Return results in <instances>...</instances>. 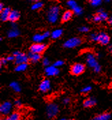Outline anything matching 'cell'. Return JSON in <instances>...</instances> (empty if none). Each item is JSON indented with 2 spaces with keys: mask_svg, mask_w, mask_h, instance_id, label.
<instances>
[{
  "mask_svg": "<svg viewBox=\"0 0 112 120\" xmlns=\"http://www.w3.org/2000/svg\"><path fill=\"white\" fill-rule=\"evenodd\" d=\"M59 13H60V8L58 6H53L50 8L47 13L48 21L51 23H55L58 19Z\"/></svg>",
  "mask_w": 112,
  "mask_h": 120,
  "instance_id": "cell-1",
  "label": "cell"
},
{
  "mask_svg": "<svg viewBox=\"0 0 112 120\" xmlns=\"http://www.w3.org/2000/svg\"><path fill=\"white\" fill-rule=\"evenodd\" d=\"M59 112V107L55 103H50L46 106V115L50 119L54 118Z\"/></svg>",
  "mask_w": 112,
  "mask_h": 120,
  "instance_id": "cell-2",
  "label": "cell"
},
{
  "mask_svg": "<svg viewBox=\"0 0 112 120\" xmlns=\"http://www.w3.org/2000/svg\"><path fill=\"white\" fill-rule=\"evenodd\" d=\"M12 55L15 57V64L16 65L27 63L28 61L30 60L28 55H25L23 52H20V51H15Z\"/></svg>",
  "mask_w": 112,
  "mask_h": 120,
  "instance_id": "cell-3",
  "label": "cell"
},
{
  "mask_svg": "<svg viewBox=\"0 0 112 120\" xmlns=\"http://www.w3.org/2000/svg\"><path fill=\"white\" fill-rule=\"evenodd\" d=\"M85 70V66L81 63L74 64L70 68V73L75 76H79L83 74Z\"/></svg>",
  "mask_w": 112,
  "mask_h": 120,
  "instance_id": "cell-4",
  "label": "cell"
},
{
  "mask_svg": "<svg viewBox=\"0 0 112 120\" xmlns=\"http://www.w3.org/2000/svg\"><path fill=\"white\" fill-rule=\"evenodd\" d=\"M47 48V45L40 43V42H36L31 45L30 47V52L38 53V54H42L45 52V51Z\"/></svg>",
  "mask_w": 112,
  "mask_h": 120,
  "instance_id": "cell-5",
  "label": "cell"
},
{
  "mask_svg": "<svg viewBox=\"0 0 112 120\" xmlns=\"http://www.w3.org/2000/svg\"><path fill=\"white\" fill-rule=\"evenodd\" d=\"M81 43H82V39L81 38H72L64 42V46L65 48H69V49L75 48V47L79 46Z\"/></svg>",
  "mask_w": 112,
  "mask_h": 120,
  "instance_id": "cell-6",
  "label": "cell"
},
{
  "mask_svg": "<svg viewBox=\"0 0 112 120\" xmlns=\"http://www.w3.org/2000/svg\"><path fill=\"white\" fill-rule=\"evenodd\" d=\"M12 105L10 102L6 101L3 102L0 106V112L1 115H9L12 110Z\"/></svg>",
  "mask_w": 112,
  "mask_h": 120,
  "instance_id": "cell-7",
  "label": "cell"
},
{
  "mask_svg": "<svg viewBox=\"0 0 112 120\" xmlns=\"http://www.w3.org/2000/svg\"><path fill=\"white\" fill-rule=\"evenodd\" d=\"M110 41L109 36L105 33H100L98 34L97 42L101 45H107Z\"/></svg>",
  "mask_w": 112,
  "mask_h": 120,
  "instance_id": "cell-8",
  "label": "cell"
},
{
  "mask_svg": "<svg viewBox=\"0 0 112 120\" xmlns=\"http://www.w3.org/2000/svg\"><path fill=\"white\" fill-rule=\"evenodd\" d=\"M51 90V83L50 81L48 79H45L41 81L39 85V90L42 93H46Z\"/></svg>",
  "mask_w": 112,
  "mask_h": 120,
  "instance_id": "cell-9",
  "label": "cell"
},
{
  "mask_svg": "<svg viewBox=\"0 0 112 120\" xmlns=\"http://www.w3.org/2000/svg\"><path fill=\"white\" fill-rule=\"evenodd\" d=\"M86 61H87L88 65L90 67L92 68H95L96 66H97L98 65L96 57H94V55H92V54H91V53H89V54L87 55V57H86Z\"/></svg>",
  "mask_w": 112,
  "mask_h": 120,
  "instance_id": "cell-10",
  "label": "cell"
},
{
  "mask_svg": "<svg viewBox=\"0 0 112 120\" xmlns=\"http://www.w3.org/2000/svg\"><path fill=\"white\" fill-rule=\"evenodd\" d=\"M60 72V70L58 69V68L53 66H48L45 69V74L49 76H55L58 75Z\"/></svg>",
  "mask_w": 112,
  "mask_h": 120,
  "instance_id": "cell-11",
  "label": "cell"
},
{
  "mask_svg": "<svg viewBox=\"0 0 112 120\" xmlns=\"http://www.w3.org/2000/svg\"><path fill=\"white\" fill-rule=\"evenodd\" d=\"M11 9L10 8H5L2 11H1V21H9V16L11 12Z\"/></svg>",
  "mask_w": 112,
  "mask_h": 120,
  "instance_id": "cell-12",
  "label": "cell"
},
{
  "mask_svg": "<svg viewBox=\"0 0 112 120\" xmlns=\"http://www.w3.org/2000/svg\"><path fill=\"white\" fill-rule=\"evenodd\" d=\"M50 35H51V34L49 31H46L44 34H36L33 37V40L35 42H40L42 40H44L46 38L49 37Z\"/></svg>",
  "mask_w": 112,
  "mask_h": 120,
  "instance_id": "cell-13",
  "label": "cell"
},
{
  "mask_svg": "<svg viewBox=\"0 0 112 120\" xmlns=\"http://www.w3.org/2000/svg\"><path fill=\"white\" fill-rule=\"evenodd\" d=\"M73 16V11L71 10H66L64 12V14L62 15V19H61V21L62 22H66L70 21L72 17Z\"/></svg>",
  "mask_w": 112,
  "mask_h": 120,
  "instance_id": "cell-14",
  "label": "cell"
},
{
  "mask_svg": "<svg viewBox=\"0 0 112 120\" xmlns=\"http://www.w3.org/2000/svg\"><path fill=\"white\" fill-rule=\"evenodd\" d=\"M20 18V13L16 10H12L10 16H9V21L12 22L17 21Z\"/></svg>",
  "mask_w": 112,
  "mask_h": 120,
  "instance_id": "cell-15",
  "label": "cell"
},
{
  "mask_svg": "<svg viewBox=\"0 0 112 120\" xmlns=\"http://www.w3.org/2000/svg\"><path fill=\"white\" fill-rule=\"evenodd\" d=\"M97 104V101L94 98H90L84 100L83 102V106L85 108H90L94 106H95Z\"/></svg>",
  "mask_w": 112,
  "mask_h": 120,
  "instance_id": "cell-16",
  "label": "cell"
},
{
  "mask_svg": "<svg viewBox=\"0 0 112 120\" xmlns=\"http://www.w3.org/2000/svg\"><path fill=\"white\" fill-rule=\"evenodd\" d=\"M28 57L32 63H36L38 62L39 60L41 59V55L40 54H38V53H34V52H30L28 54Z\"/></svg>",
  "mask_w": 112,
  "mask_h": 120,
  "instance_id": "cell-17",
  "label": "cell"
},
{
  "mask_svg": "<svg viewBox=\"0 0 112 120\" xmlns=\"http://www.w3.org/2000/svg\"><path fill=\"white\" fill-rule=\"evenodd\" d=\"M110 119H111V115L108 112H105L93 117L91 120H109Z\"/></svg>",
  "mask_w": 112,
  "mask_h": 120,
  "instance_id": "cell-18",
  "label": "cell"
},
{
  "mask_svg": "<svg viewBox=\"0 0 112 120\" xmlns=\"http://www.w3.org/2000/svg\"><path fill=\"white\" fill-rule=\"evenodd\" d=\"M21 115L19 112H14L10 114L4 120H21Z\"/></svg>",
  "mask_w": 112,
  "mask_h": 120,
  "instance_id": "cell-19",
  "label": "cell"
},
{
  "mask_svg": "<svg viewBox=\"0 0 112 120\" xmlns=\"http://www.w3.org/2000/svg\"><path fill=\"white\" fill-rule=\"evenodd\" d=\"M19 35V31L16 28H13L8 31V36L9 38H15Z\"/></svg>",
  "mask_w": 112,
  "mask_h": 120,
  "instance_id": "cell-20",
  "label": "cell"
},
{
  "mask_svg": "<svg viewBox=\"0 0 112 120\" xmlns=\"http://www.w3.org/2000/svg\"><path fill=\"white\" fill-rule=\"evenodd\" d=\"M62 34H63V31L62 30H56L53 31L51 34V36L53 39H57V38H59L62 35Z\"/></svg>",
  "mask_w": 112,
  "mask_h": 120,
  "instance_id": "cell-21",
  "label": "cell"
},
{
  "mask_svg": "<svg viewBox=\"0 0 112 120\" xmlns=\"http://www.w3.org/2000/svg\"><path fill=\"white\" fill-rule=\"evenodd\" d=\"M27 63H25V64H18L16 68H15V71L16 72H22L24 71L27 69Z\"/></svg>",
  "mask_w": 112,
  "mask_h": 120,
  "instance_id": "cell-22",
  "label": "cell"
},
{
  "mask_svg": "<svg viewBox=\"0 0 112 120\" xmlns=\"http://www.w3.org/2000/svg\"><path fill=\"white\" fill-rule=\"evenodd\" d=\"M10 87L15 91V92H20L21 91V86L17 82H12L10 84Z\"/></svg>",
  "mask_w": 112,
  "mask_h": 120,
  "instance_id": "cell-23",
  "label": "cell"
},
{
  "mask_svg": "<svg viewBox=\"0 0 112 120\" xmlns=\"http://www.w3.org/2000/svg\"><path fill=\"white\" fill-rule=\"evenodd\" d=\"M43 6V3L40 2V1H37V2H35L32 6H31V9L33 10H39L40 8H42Z\"/></svg>",
  "mask_w": 112,
  "mask_h": 120,
  "instance_id": "cell-24",
  "label": "cell"
},
{
  "mask_svg": "<svg viewBox=\"0 0 112 120\" xmlns=\"http://www.w3.org/2000/svg\"><path fill=\"white\" fill-rule=\"evenodd\" d=\"M73 9L74 12H75V14H77V15H80V14L82 13V9H81V8H80L79 6H77L75 8H73Z\"/></svg>",
  "mask_w": 112,
  "mask_h": 120,
  "instance_id": "cell-25",
  "label": "cell"
},
{
  "mask_svg": "<svg viewBox=\"0 0 112 120\" xmlns=\"http://www.w3.org/2000/svg\"><path fill=\"white\" fill-rule=\"evenodd\" d=\"M91 90H92V87L91 86H87V87H83L82 90H81V92L83 94H87V93L90 92Z\"/></svg>",
  "mask_w": 112,
  "mask_h": 120,
  "instance_id": "cell-26",
  "label": "cell"
},
{
  "mask_svg": "<svg viewBox=\"0 0 112 120\" xmlns=\"http://www.w3.org/2000/svg\"><path fill=\"white\" fill-rule=\"evenodd\" d=\"M64 61H62V60H58V61H56L54 64H53V66H55V67H60L62 66V65H64Z\"/></svg>",
  "mask_w": 112,
  "mask_h": 120,
  "instance_id": "cell-27",
  "label": "cell"
},
{
  "mask_svg": "<svg viewBox=\"0 0 112 120\" xmlns=\"http://www.w3.org/2000/svg\"><path fill=\"white\" fill-rule=\"evenodd\" d=\"M92 6H98L101 3V0H88Z\"/></svg>",
  "mask_w": 112,
  "mask_h": 120,
  "instance_id": "cell-28",
  "label": "cell"
},
{
  "mask_svg": "<svg viewBox=\"0 0 112 120\" xmlns=\"http://www.w3.org/2000/svg\"><path fill=\"white\" fill-rule=\"evenodd\" d=\"M68 5L69 6L72 7L73 8H75V6H77V4H76V2L74 1H73V0H70V1H68Z\"/></svg>",
  "mask_w": 112,
  "mask_h": 120,
  "instance_id": "cell-29",
  "label": "cell"
},
{
  "mask_svg": "<svg viewBox=\"0 0 112 120\" xmlns=\"http://www.w3.org/2000/svg\"><path fill=\"white\" fill-rule=\"evenodd\" d=\"M79 30L81 32H82V33H86V32H88L89 31L90 29L88 27H81L79 28Z\"/></svg>",
  "mask_w": 112,
  "mask_h": 120,
  "instance_id": "cell-30",
  "label": "cell"
},
{
  "mask_svg": "<svg viewBox=\"0 0 112 120\" xmlns=\"http://www.w3.org/2000/svg\"><path fill=\"white\" fill-rule=\"evenodd\" d=\"M97 36L98 34H92L90 36V40L92 41H97Z\"/></svg>",
  "mask_w": 112,
  "mask_h": 120,
  "instance_id": "cell-31",
  "label": "cell"
},
{
  "mask_svg": "<svg viewBox=\"0 0 112 120\" xmlns=\"http://www.w3.org/2000/svg\"><path fill=\"white\" fill-rule=\"evenodd\" d=\"M42 64L45 66H49V64H50V61L49 60H48L47 58H45L43 61H42Z\"/></svg>",
  "mask_w": 112,
  "mask_h": 120,
  "instance_id": "cell-32",
  "label": "cell"
},
{
  "mask_svg": "<svg viewBox=\"0 0 112 120\" xmlns=\"http://www.w3.org/2000/svg\"><path fill=\"white\" fill-rule=\"evenodd\" d=\"M15 105L16 106V107H17V108H19V107H21V106H22V103H21V100H15Z\"/></svg>",
  "mask_w": 112,
  "mask_h": 120,
  "instance_id": "cell-33",
  "label": "cell"
},
{
  "mask_svg": "<svg viewBox=\"0 0 112 120\" xmlns=\"http://www.w3.org/2000/svg\"><path fill=\"white\" fill-rule=\"evenodd\" d=\"M8 61H15V57L12 55H9L6 57Z\"/></svg>",
  "mask_w": 112,
  "mask_h": 120,
  "instance_id": "cell-34",
  "label": "cell"
},
{
  "mask_svg": "<svg viewBox=\"0 0 112 120\" xmlns=\"http://www.w3.org/2000/svg\"><path fill=\"white\" fill-rule=\"evenodd\" d=\"M8 62V60L6 58H1L0 60V63H1V66L2 65H5L6 64V63Z\"/></svg>",
  "mask_w": 112,
  "mask_h": 120,
  "instance_id": "cell-35",
  "label": "cell"
},
{
  "mask_svg": "<svg viewBox=\"0 0 112 120\" xmlns=\"http://www.w3.org/2000/svg\"><path fill=\"white\" fill-rule=\"evenodd\" d=\"M93 69H94V71L95 72H97V73H98V72H100L101 68H100V66L99 65H98L97 66H96L95 68H94Z\"/></svg>",
  "mask_w": 112,
  "mask_h": 120,
  "instance_id": "cell-36",
  "label": "cell"
},
{
  "mask_svg": "<svg viewBox=\"0 0 112 120\" xmlns=\"http://www.w3.org/2000/svg\"><path fill=\"white\" fill-rule=\"evenodd\" d=\"M70 98H64L63 99V100H62V102H63V103L64 104V105H67L68 104L69 102H70Z\"/></svg>",
  "mask_w": 112,
  "mask_h": 120,
  "instance_id": "cell-37",
  "label": "cell"
},
{
  "mask_svg": "<svg viewBox=\"0 0 112 120\" xmlns=\"http://www.w3.org/2000/svg\"><path fill=\"white\" fill-rule=\"evenodd\" d=\"M108 51L111 54H112V45H109L108 46Z\"/></svg>",
  "mask_w": 112,
  "mask_h": 120,
  "instance_id": "cell-38",
  "label": "cell"
},
{
  "mask_svg": "<svg viewBox=\"0 0 112 120\" xmlns=\"http://www.w3.org/2000/svg\"><path fill=\"white\" fill-rule=\"evenodd\" d=\"M108 22H109V24L112 25V16L108 19Z\"/></svg>",
  "mask_w": 112,
  "mask_h": 120,
  "instance_id": "cell-39",
  "label": "cell"
},
{
  "mask_svg": "<svg viewBox=\"0 0 112 120\" xmlns=\"http://www.w3.org/2000/svg\"><path fill=\"white\" fill-rule=\"evenodd\" d=\"M4 10V4L2 3L0 4V11H2Z\"/></svg>",
  "mask_w": 112,
  "mask_h": 120,
  "instance_id": "cell-40",
  "label": "cell"
},
{
  "mask_svg": "<svg viewBox=\"0 0 112 120\" xmlns=\"http://www.w3.org/2000/svg\"><path fill=\"white\" fill-rule=\"evenodd\" d=\"M31 1H34V2H37V1H39L40 0H31Z\"/></svg>",
  "mask_w": 112,
  "mask_h": 120,
  "instance_id": "cell-41",
  "label": "cell"
},
{
  "mask_svg": "<svg viewBox=\"0 0 112 120\" xmlns=\"http://www.w3.org/2000/svg\"><path fill=\"white\" fill-rule=\"evenodd\" d=\"M29 120L28 119H23V120Z\"/></svg>",
  "mask_w": 112,
  "mask_h": 120,
  "instance_id": "cell-42",
  "label": "cell"
},
{
  "mask_svg": "<svg viewBox=\"0 0 112 120\" xmlns=\"http://www.w3.org/2000/svg\"><path fill=\"white\" fill-rule=\"evenodd\" d=\"M66 120L65 119H62V120Z\"/></svg>",
  "mask_w": 112,
  "mask_h": 120,
  "instance_id": "cell-43",
  "label": "cell"
},
{
  "mask_svg": "<svg viewBox=\"0 0 112 120\" xmlns=\"http://www.w3.org/2000/svg\"><path fill=\"white\" fill-rule=\"evenodd\" d=\"M111 89L112 90V86H111Z\"/></svg>",
  "mask_w": 112,
  "mask_h": 120,
  "instance_id": "cell-44",
  "label": "cell"
},
{
  "mask_svg": "<svg viewBox=\"0 0 112 120\" xmlns=\"http://www.w3.org/2000/svg\"></svg>",
  "mask_w": 112,
  "mask_h": 120,
  "instance_id": "cell-45",
  "label": "cell"
},
{
  "mask_svg": "<svg viewBox=\"0 0 112 120\" xmlns=\"http://www.w3.org/2000/svg\"></svg>",
  "mask_w": 112,
  "mask_h": 120,
  "instance_id": "cell-46",
  "label": "cell"
}]
</instances>
